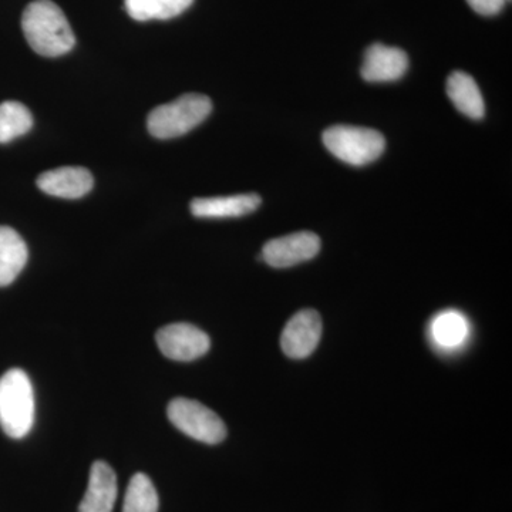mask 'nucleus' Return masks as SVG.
I'll list each match as a JSON object with an SVG mask.
<instances>
[{
    "instance_id": "obj_1",
    "label": "nucleus",
    "mask_w": 512,
    "mask_h": 512,
    "mask_svg": "<svg viewBox=\"0 0 512 512\" xmlns=\"http://www.w3.org/2000/svg\"><path fill=\"white\" fill-rule=\"evenodd\" d=\"M23 35L40 56L66 55L76 45V37L63 10L52 0H35L22 16Z\"/></svg>"
},
{
    "instance_id": "obj_2",
    "label": "nucleus",
    "mask_w": 512,
    "mask_h": 512,
    "mask_svg": "<svg viewBox=\"0 0 512 512\" xmlns=\"http://www.w3.org/2000/svg\"><path fill=\"white\" fill-rule=\"evenodd\" d=\"M35 392L23 370L12 369L0 377V427L12 439L28 436L35 423Z\"/></svg>"
},
{
    "instance_id": "obj_3",
    "label": "nucleus",
    "mask_w": 512,
    "mask_h": 512,
    "mask_svg": "<svg viewBox=\"0 0 512 512\" xmlns=\"http://www.w3.org/2000/svg\"><path fill=\"white\" fill-rule=\"evenodd\" d=\"M211 111L210 97L197 93L184 94L148 114V131L158 140L181 137L200 126Z\"/></svg>"
},
{
    "instance_id": "obj_4",
    "label": "nucleus",
    "mask_w": 512,
    "mask_h": 512,
    "mask_svg": "<svg viewBox=\"0 0 512 512\" xmlns=\"http://www.w3.org/2000/svg\"><path fill=\"white\" fill-rule=\"evenodd\" d=\"M323 144L330 154L353 167H365L382 157L386 140L372 128L333 126L323 133Z\"/></svg>"
},
{
    "instance_id": "obj_5",
    "label": "nucleus",
    "mask_w": 512,
    "mask_h": 512,
    "mask_svg": "<svg viewBox=\"0 0 512 512\" xmlns=\"http://www.w3.org/2000/svg\"><path fill=\"white\" fill-rule=\"evenodd\" d=\"M168 419L191 439L218 444L227 437V427L217 413L195 400L177 397L167 409Z\"/></svg>"
},
{
    "instance_id": "obj_6",
    "label": "nucleus",
    "mask_w": 512,
    "mask_h": 512,
    "mask_svg": "<svg viewBox=\"0 0 512 512\" xmlns=\"http://www.w3.org/2000/svg\"><path fill=\"white\" fill-rule=\"evenodd\" d=\"M158 349L165 357L177 362H192L211 348L210 336L190 323H174L158 330Z\"/></svg>"
},
{
    "instance_id": "obj_7",
    "label": "nucleus",
    "mask_w": 512,
    "mask_h": 512,
    "mask_svg": "<svg viewBox=\"0 0 512 512\" xmlns=\"http://www.w3.org/2000/svg\"><path fill=\"white\" fill-rule=\"evenodd\" d=\"M320 251V238L303 231L271 239L262 249V259L272 268H291L315 258Z\"/></svg>"
},
{
    "instance_id": "obj_8",
    "label": "nucleus",
    "mask_w": 512,
    "mask_h": 512,
    "mask_svg": "<svg viewBox=\"0 0 512 512\" xmlns=\"http://www.w3.org/2000/svg\"><path fill=\"white\" fill-rule=\"evenodd\" d=\"M322 338V319L313 309H303L286 323L281 336L285 355L292 359H305L318 348Z\"/></svg>"
},
{
    "instance_id": "obj_9",
    "label": "nucleus",
    "mask_w": 512,
    "mask_h": 512,
    "mask_svg": "<svg viewBox=\"0 0 512 512\" xmlns=\"http://www.w3.org/2000/svg\"><path fill=\"white\" fill-rule=\"evenodd\" d=\"M409 69V57L399 47L375 43L367 47L363 59V79L369 83H392L402 79Z\"/></svg>"
},
{
    "instance_id": "obj_10",
    "label": "nucleus",
    "mask_w": 512,
    "mask_h": 512,
    "mask_svg": "<svg viewBox=\"0 0 512 512\" xmlns=\"http://www.w3.org/2000/svg\"><path fill=\"white\" fill-rule=\"evenodd\" d=\"M36 184L52 197L77 200L92 191L94 178L87 168L60 167L40 175Z\"/></svg>"
},
{
    "instance_id": "obj_11",
    "label": "nucleus",
    "mask_w": 512,
    "mask_h": 512,
    "mask_svg": "<svg viewBox=\"0 0 512 512\" xmlns=\"http://www.w3.org/2000/svg\"><path fill=\"white\" fill-rule=\"evenodd\" d=\"M262 204L258 194H238L231 197L195 198L191 201V214L205 220L239 218L258 210Z\"/></svg>"
},
{
    "instance_id": "obj_12",
    "label": "nucleus",
    "mask_w": 512,
    "mask_h": 512,
    "mask_svg": "<svg viewBox=\"0 0 512 512\" xmlns=\"http://www.w3.org/2000/svg\"><path fill=\"white\" fill-rule=\"evenodd\" d=\"M117 500V477L104 461H96L90 470L86 495L79 512H113Z\"/></svg>"
},
{
    "instance_id": "obj_13",
    "label": "nucleus",
    "mask_w": 512,
    "mask_h": 512,
    "mask_svg": "<svg viewBox=\"0 0 512 512\" xmlns=\"http://www.w3.org/2000/svg\"><path fill=\"white\" fill-rule=\"evenodd\" d=\"M447 96L461 114L471 120H481L485 116L483 94L476 80L470 74L454 72L447 79Z\"/></svg>"
},
{
    "instance_id": "obj_14",
    "label": "nucleus",
    "mask_w": 512,
    "mask_h": 512,
    "mask_svg": "<svg viewBox=\"0 0 512 512\" xmlns=\"http://www.w3.org/2000/svg\"><path fill=\"white\" fill-rule=\"evenodd\" d=\"M28 245L18 232L10 227H0V288L15 282L28 264Z\"/></svg>"
},
{
    "instance_id": "obj_15",
    "label": "nucleus",
    "mask_w": 512,
    "mask_h": 512,
    "mask_svg": "<svg viewBox=\"0 0 512 512\" xmlns=\"http://www.w3.org/2000/svg\"><path fill=\"white\" fill-rule=\"evenodd\" d=\"M128 15L137 22L177 18L194 0H126Z\"/></svg>"
},
{
    "instance_id": "obj_16",
    "label": "nucleus",
    "mask_w": 512,
    "mask_h": 512,
    "mask_svg": "<svg viewBox=\"0 0 512 512\" xmlns=\"http://www.w3.org/2000/svg\"><path fill=\"white\" fill-rule=\"evenodd\" d=\"M33 127L32 113L19 101L0 104V144L25 136Z\"/></svg>"
},
{
    "instance_id": "obj_17",
    "label": "nucleus",
    "mask_w": 512,
    "mask_h": 512,
    "mask_svg": "<svg viewBox=\"0 0 512 512\" xmlns=\"http://www.w3.org/2000/svg\"><path fill=\"white\" fill-rule=\"evenodd\" d=\"M123 512H158V494L146 474L131 478L124 497Z\"/></svg>"
},
{
    "instance_id": "obj_18",
    "label": "nucleus",
    "mask_w": 512,
    "mask_h": 512,
    "mask_svg": "<svg viewBox=\"0 0 512 512\" xmlns=\"http://www.w3.org/2000/svg\"><path fill=\"white\" fill-rule=\"evenodd\" d=\"M433 335L440 345L447 348L460 345L467 336V322L460 313H441L439 318L434 320Z\"/></svg>"
},
{
    "instance_id": "obj_19",
    "label": "nucleus",
    "mask_w": 512,
    "mask_h": 512,
    "mask_svg": "<svg viewBox=\"0 0 512 512\" xmlns=\"http://www.w3.org/2000/svg\"><path fill=\"white\" fill-rule=\"evenodd\" d=\"M470 8L481 16H495L507 5V0H467Z\"/></svg>"
},
{
    "instance_id": "obj_20",
    "label": "nucleus",
    "mask_w": 512,
    "mask_h": 512,
    "mask_svg": "<svg viewBox=\"0 0 512 512\" xmlns=\"http://www.w3.org/2000/svg\"><path fill=\"white\" fill-rule=\"evenodd\" d=\"M507 2H511V0H507Z\"/></svg>"
}]
</instances>
